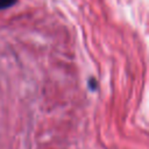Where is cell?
Here are the masks:
<instances>
[{"label":"cell","mask_w":149,"mask_h":149,"mask_svg":"<svg viewBox=\"0 0 149 149\" xmlns=\"http://www.w3.org/2000/svg\"><path fill=\"white\" fill-rule=\"evenodd\" d=\"M16 2L17 0H0V10L10 8L14 5H16Z\"/></svg>","instance_id":"obj_1"},{"label":"cell","mask_w":149,"mask_h":149,"mask_svg":"<svg viewBox=\"0 0 149 149\" xmlns=\"http://www.w3.org/2000/svg\"><path fill=\"white\" fill-rule=\"evenodd\" d=\"M88 87H90L91 91H95L98 88V83H97V79L94 77L88 78Z\"/></svg>","instance_id":"obj_2"}]
</instances>
